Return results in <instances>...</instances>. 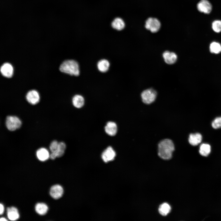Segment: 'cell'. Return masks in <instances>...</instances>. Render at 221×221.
I'll list each match as a JSON object with an SVG mask.
<instances>
[{"label": "cell", "mask_w": 221, "mask_h": 221, "mask_svg": "<svg viewBox=\"0 0 221 221\" xmlns=\"http://www.w3.org/2000/svg\"><path fill=\"white\" fill-rule=\"evenodd\" d=\"M110 66L109 61L105 59H102L99 61L97 64L98 70L101 72H104L108 71Z\"/></svg>", "instance_id": "cell-19"}, {"label": "cell", "mask_w": 221, "mask_h": 221, "mask_svg": "<svg viewBox=\"0 0 221 221\" xmlns=\"http://www.w3.org/2000/svg\"><path fill=\"white\" fill-rule=\"evenodd\" d=\"M111 25L113 29L120 31L124 29L125 24L124 21L121 18L117 17L112 21Z\"/></svg>", "instance_id": "cell-17"}, {"label": "cell", "mask_w": 221, "mask_h": 221, "mask_svg": "<svg viewBox=\"0 0 221 221\" xmlns=\"http://www.w3.org/2000/svg\"><path fill=\"white\" fill-rule=\"evenodd\" d=\"M158 154L164 160H169L172 157V153L175 149L174 144L172 140L165 139L158 144Z\"/></svg>", "instance_id": "cell-1"}, {"label": "cell", "mask_w": 221, "mask_h": 221, "mask_svg": "<svg viewBox=\"0 0 221 221\" xmlns=\"http://www.w3.org/2000/svg\"><path fill=\"white\" fill-rule=\"evenodd\" d=\"M212 27L213 30L216 33L221 31V21L217 20L214 21L212 24Z\"/></svg>", "instance_id": "cell-24"}, {"label": "cell", "mask_w": 221, "mask_h": 221, "mask_svg": "<svg viewBox=\"0 0 221 221\" xmlns=\"http://www.w3.org/2000/svg\"><path fill=\"white\" fill-rule=\"evenodd\" d=\"M157 95V92L152 88L147 89L143 91L141 94V97L143 103L147 104H150L154 101Z\"/></svg>", "instance_id": "cell-3"}, {"label": "cell", "mask_w": 221, "mask_h": 221, "mask_svg": "<svg viewBox=\"0 0 221 221\" xmlns=\"http://www.w3.org/2000/svg\"><path fill=\"white\" fill-rule=\"evenodd\" d=\"M162 56L165 61L168 64H173L177 60V56L174 52L165 51L163 53Z\"/></svg>", "instance_id": "cell-12"}, {"label": "cell", "mask_w": 221, "mask_h": 221, "mask_svg": "<svg viewBox=\"0 0 221 221\" xmlns=\"http://www.w3.org/2000/svg\"><path fill=\"white\" fill-rule=\"evenodd\" d=\"M161 26L160 21L155 18L149 17L145 21V28L153 33L158 32L160 29Z\"/></svg>", "instance_id": "cell-5"}, {"label": "cell", "mask_w": 221, "mask_h": 221, "mask_svg": "<svg viewBox=\"0 0 221 221\" xmlns=\"http://www.w3.org/2000/svg\"><path fill=\"white\" fill-rule=\"evenodd\" d=\"M211 125L215 129H218L221 128V117L215 118L212 122Z\"/></svg>", "instance_id": "cell-25"}, {"label": "cell", "mask_w": 221, "mask_h": 221, "mask_svg": "<svg viewBox=\"0 0 221 221\" xmlns=\"http://www.w3.org/2000/svg\"><path fill=\"white\" fill-rule=\"evenodd\" d=\"M7 213L8 218L10 220L15 221L19 218L18 211L15 207H8L7 209Z\"/></svg>", "instance_id": "cell-15"}, {"label": "cell", "mask_w": 221, "mask_h": 221, "mask_svg": "<svg viewBox=\"0 0 221 221\" xmlns=\"http://www.w3.org/2000/svg\"><path fill=\"white\" fill-rule=\"evenodd\" d=\"M171 207L170 205L166 203L161 204L158 208V211L160 214L163 216H166L170 212Z\"/></svg>", "instance_id": "cell-21"}, {"label": "cell", "mask_w": 221, "mask_h": 221, "mask_svg": "<svg viewBox=\"0 0 221 221\" xmlns=\"http://www.w3.org/2000/svg\"><path fill=\"white\" fill-rule=\"evenodd\" d=\"M210 50L212 53H219L221 51V45L218 42H213L210 45Z\"/></svg>", "instance_id": "cell-23"}, {"label": "cell", "mask_w": 221, "mask_h": 221, "mask_svg": "<svg viewBox=\"0 0 221 221\" xmlns=\"http://www.w3.org/2000/svg\"><path fill=\"white\" fill-rule=\"evenodd\" d=\"M36 212L39 215H44L45 214L48 210L47 206L43 203H38L35 207Z\"/></svg>", "instance_id": "cell-20"}, {"label": "cell", "mask_w": 221, "mask_h": 221, "mask_svg": "<svg viewBox=\"0 0 221 221\" xmlns=\"http://www.w3.org/2000/svg\"><path fill=\"white\" fill-rule=\"evenodd\" d=\"M66 148V144L64 142H59L57 150L55 152L51 153L50 154V158L52 160H54L56 157H60L62 156L64 154Z\"/></svg>", "instance_id": "cell-10"}, {"label": "cell", "mask_w": 221, "mask_h": 221, "mask_svg": "<svg viewBox=\"0 0 221 221\" xmlns=\"http://www.w3.org/2000/svg\"><path fill=\"white\" fill-rule=\"evenodd\" d=\"M116 153L111 146L108 147L103 152L101 157L105 162L114 160L116 156Z\"/></svg>", "instance_id": "cell-6"}, {"label": "cell", "mask_w": 221, "mask_h": 221, "mask_svg": "<svg viewBox=\"0 0 221 221\" xmlns=\"http://www.w3.org/2000/svg\"><path fill=\"white\" fill-rule=\"evenodd\" d=\"M59 145V142L56 140L52 141L49 146V149L51 153L55 152L57 150Z\"/></svg>", "instance_id": "cell-26"}, {"label": "cell", "mask_w": 221, "mask_h": 221, "mask_svg": "<svg viewBox=\"0 0 221 221\" xmlns=\"http://www.w3.org/2000/svg\"><path fill=\"white\" fill-rule=\"evenodd\" d=\"M202 140V135L199 133L191 134H190L188 138L189 143L193 146L198 145L201 142Z\"/></svg>", "instance_id": "cell-16"}, {"label": "cell", "mask_w": 221, "mask_h": 221, "mask_svg": "<svg viewBox=\"0 0 221 221\" xmlns=\"http://www.w3.org/2000/svg\"><path fill=\"white\" fill-rule=\"evenodd\" d=\"M6 125L9 130L13 131L21 127V122L20 119L17 116H8L6 118Z\"/></svg>", "instance_id": "cell-4"}, {"label": "cell", "mask_w": 221, "mask_h": 221, "mask_svg": "<svg viewBox=\"0 0 221 221\" xmlns=\"http://www.w3.org/2000/svg\"><path fill=\"white\" fill-rule=\"evenodd\" d=\"M63 192L64 190L62 187L58 184L52 186L50 190V195L55 199H58L61 197Z\"/></svg>", "instance_id": "cell-8"}, {"label": "cell", "mask_w": 221, "mask_h": 221, "mask_svg": "<svg viewBox=\"0 0 221 221\" xmlns=\"http://www.w3.org/2000/svg\"><path fill=\"white\" fill-rule=\"evenodd\" d=\"M0 214L1 215L3 213L4 211V206L3 204H0Z\"/></svg>", "instance_id": "cell-27"}, {"label": "cell", "mask_w": 221, "mask_h": 221, "mask_svg": "<svg viewBox=\"0 0 221 221\" xmlns=\"http://www.w3.org/2000/svg\"><path fill=\"white\" fill-rule=\"evenodd\" d=\"M26 98L27 101L32 105H35L38 103L40 98L38 93L35 90L29 91L26 95Z\"/></svg>", "instance_id": "cell-9"}, {"label": "cell", "mask_w": 221, "mask_h": 221, "mask_svg": "<svg viewBox=\"0 0 221 221\" xmlns=\"http://www.w3.org/2000/svg\"><path fill=\"white\" fill-rule=\"evenodd\" d=\"M36 156L37 158L41 161H45L50 157V154L48 150L45 148H41L37 151Z\"/></svg>", "instance_id": "cell-14"}, {"label": "cell", "mask_w": 221, "mask_h": 221, "mask_svg": "<svg viewBox=\"0 0 221 221\" xmlns=\"http://www.w3.org/2000/svg\"><path fill=\"white\" fill-rule=\"evenodd\" d=\"M60 71L71 75L78 76L79 74L78 63L73 60H67L64 61L60 67Z\"/></svg>", "instance_id": "cell-2"}, {"label": "cell", "mask_w": 221, "mask_h": 221, "mask_svg": "<svg viewBox=\"0 0 221 221\" xmlns=\"http://www.w3.org/2000/svg\"><path fill=\"white\" fill-rule=\"evenodd\" d=\"M72 103L75 107L78 108H81L83 106L84 104V99L81 95H76L72 98Z\"/></svg>", "instance_id": "cell-18"}, {"label": "cell", "mask_w": 221, "mask_h": 221, "mask_svg": "<svg viewBox=\"0 0 221 221\" xmlns=\"http://www.w3.org/2000/svg\"><path fill=\"white\" fill-rule=\"evenodd\" d=\"M0 72L2 75L7 78H10L12 76L13 68L10 63H6L4 64L1 67Z\"/></svg>", "instance_id": "cell-11"}, {"label": "cell", "mask_w": 221, "mask_h": 221, "mask_svg": "<svg viewBox=\"0 0 221 221\" xmlns=\"http://www.w3.org/2000/svg\"><path fill=\"white\" fill-rule=\"evenodd\" d=\"M197 7L200 12L206 14L210 13L212 8L211 4L207 0L200 1L197 4Z\"/></svg>", "instance_id": "cell-7"}, {"label": "cell", "mask_w": 221, "mask_h": 221, "mask_svg": "<svg viewBox=\"0 0 221 221\" xmlns=\"http://www.w3.org/2000/svg\"><path fill=\"white\" fill-rule=\"evenodd\" d=\"M211 151V147L208 144L203 143L201 144L200 148L199 153L200 155L206 157L210 153Z\"/></svg>", "instance_id": "cell-22"}, {"label": "cell", "mask_w": 221, "mask_h": 221, "mask_svg": "<svg viewBox=\"0 0 221 221\" xmlns=\"http://www.w3.org/2000/svg\"><path fill=\"white\" fill-rule=\"evenodd\" d=\"M105 130L108 135L114 136L116 134L117 132V125L114 122H108L105 127Z\"/></svg>", "instance_id": "cell-13"}, {"label": "cell", "mask_w": 221, "mask_h": 221, "mask_svg": "<svg viewBox=\"0 0 221 221\" xmlns=\"http://www.w3.org/2000/svg\"><path fill=\"white\" fill-rule=\"evenodd\" d=\"M0 221H7V220L6 219V218L2 217L0 218Z\"/></svg>", "instance_id": "cell-28"}]
</instances>
